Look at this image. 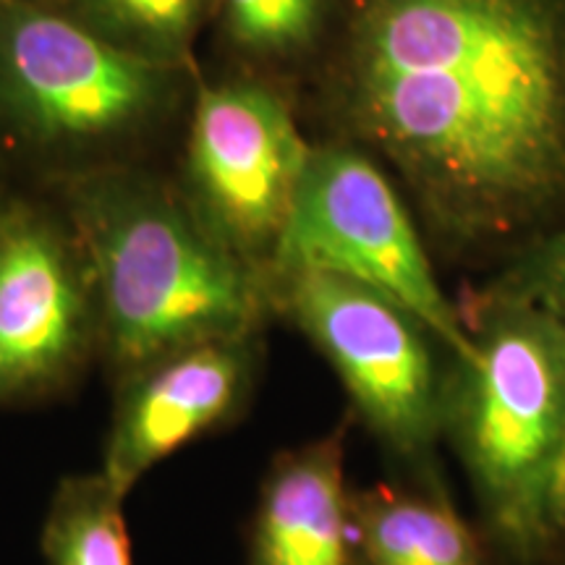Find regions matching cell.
<instances>
[{
  "instance_id": "9c48e42d",
  "label": "cell",
  "mask_w": 565,
  "mask_h": 565,
  "mask_svg": "<svg viewBox=\"0 0 565 565\" xmlns=\"http://www.w3.org/2000/svg\"><path fill=\"white\" fill-rule=\"evenodd\" d=\"M257 366V333H246L183 345L116 377L103 475L129 494L154 466L236 419Z\"/></svg>"
},
{
  "instance_id": "8fae6325",
  "label": "cell",
  "mask_w": 565,
  "mask_h": 565,
  "mask_svg": "<svg viewBox=\"0 0 565 565\" xmlns=\"http://www.w3.org/2000/svg\"><path fill=\"white\" fill-rule=\"evenodd\" d=\"M353 524L359 565H484L482 542L440 484L353 492Z\"/></svg>"
},
{
  "instance_id": "7c38bea8",
  "label": "cell",
  "mask_w": 565,
  "mask_h": 565,
  "mask_svg": "<svg viewBox=\"0 0 565 565\" xmlns=\"http://www.w3.org/2000/svg\"><path fill=\"white\" fill-rule=\"evenodd\" d=\"M126 498L100 469L61 479L42 521L45 565H134Z\"/></svg>"
},
{
  "instance_id": "ba28073f",
  "label": "cell",
  "mask_w": 565,
  "mask_h": 565,
  "mask_svg": "<svg viewBox=\"0 0 565 565\" xmlns=\"http://www.w3.org/2000/svg\"><path fill=\"white\" fill-rule=\"evenodd\" d=\"M97 349V309L71 228L0 210V406L61 393Z\"/></svg>"
},
{
  "instance_id": "7a4b0ae2",
  "label": "cell",
  "mask_w": 565,
  "mask_h": 565,
  "mask_svg": "<svg viewBox=\"0 0 565 565\" xmlns=\"http://www.w3.org/2000/svg\"><path fill=\"white\" fill-rule=\"evenodd\" d=\"M68 228L97 309V351L116 377L162 353L257 333L265 278L162 186L131 175L82 181Z\"/></svg>"
},
{
  "instance_id": "ac0fdd59",
  "label": "cell",
  "mask_w": 565,
  "mask_h": 565,
  "mask_svg": "<svg viewBox=\"0 0 565 565\" xmlns=\"http://www.w3.org/2000/svg\"><path fill=\"white\" fill-rule=\"evenodd\" d=\"M545 565H565V553H563V555H557V557H553V561L545 563Z\"/></svg>"
},
{
  "instance_id": "4fadbf2b",
  "label": "cell",
  "mask_w": 565,
  "mask_h": 565,
  "mask_svg": "<svg viewBox=\"0 0 565 565\" xmlns=\"http://www.w3.org/2000/svg\"><path fill=\"white\" fill-rule=\"evenodd\" d=\"M207 0H71L66 11L113 45L175 68L186 58Z\"/></svg>"
},
{
  "instance_id": "6da1fadb",
  "label": "cell",
  "mask_w": 565,
  "mask_h": 565,
  "mask_svg": "<svg viewBox=\"0 0 565 565\" xmlns=\"http://www.w3.org/2000/svg\"><path fill=\"white\" fill-rule=\"evenodd\" d=\"M345 92L445 242L513 236L565 194L557 0H359Z\"/></svg>"
},
{
  "instance_id": "8992f818",
  "label": "cell",
  "mask_w": 565,
  "mask_h": 565,
  "mask_svg": "<svg viewBox=\"0 0 565 565\" xmlns=\"http://www.w3.org/2000/svg\"><path fill=\"white\" fill-rule=\"evenodd\" d=\"M171 76L66 9L0 0V113L34 141L76 145L137 129L168 100Z\"/></svg>"
},
{
  "instance_id": "5b68a950",
  "label": "cell",
  "mask_w": 565,
  "mask_h": 565,
  "mask_svg": "<svg viewBox=\"0 0 565 565\" xmlns=\"http://www.w3.org/2000/svg\"><path fill=\"white\" fill-rule=\"evenodd\" d=\"M282 270L335 273L370 286L406 307L450 359L475 353L466 312L437 280L412 215L362 152L312 150L265 278Z\"/></svg>"
},
{
  "instance_id": "9a60e30c",
  "label": "cell",
  "mask_w": 565,
  "mask_h": 565,
  "mask_svg": "<svg viewBox=\"0 0 565 565\" xmlns=\"http://www.w3.org/2000/svg\"><path fill=\"white\" fill-rule=\"evenodd\" d=\"M487 294L529 301L565 320V225L529 246Z\"/></svg>"
},
{
  "instance_id": "52a82bcc",
  "label": "cell",
  "mask_w": 565,
  "mask_h": 565,
  "mask_svg": "<svg viewBox=\"0 0 565 565\" xmlns=\"http://www.w3.org/2000/svg\"><path fill=\"white\" fill-rule=\"evenodd\" d=\"M315 147L288 105L249 82L200 89L189 137L194 210L265 278Z\"/></svg>"
},
{
  "instance_id": "3957f363",
  "label": "cell",
  "mask_w": 565,
  "mask_h": 565,
  "mask_svg": "<svg viewBox=\"0 0 565 565\" xmlns=\"http://www.w3.org/2000/svg\"><path fill=\"white\" fill-rule=\"evenodd\" d=\"M466 320L475 353L445 370L443 443L469 477L487 532L526 563L565 427V320L487 291Z\"/></svg>"
},
{
  "instance_id": "2e32d148",
  "label": "cell",
  "mask_w": 565,
  "mask_h": 565,
  "mask_svg": "<svg viewBox=\"0 0 565 565\" xmlns=\"http://www.w3.org/2000/svg\"><path fill=\"white\" fill-rule=\"evenodd\" d=\"M565 553V427L536 503L526 563H550Z\"/></svg>"
},
{
  "instance_id": "277c9868",
  "label": "cell",
  "mask_w": 565,
  "mask_h": 565,
  "mask_svg": "<svg viewBox=\"0 0 565 565\" xmlns=\"http://www.w3.org/2000/svg\"><path fill=\"white\" fill-rule=\"evenodd\" d=\"M265 286L270 307L333 366L374 440L424 484H437L445 370L435 362V335L391 296L343 275L282 270Z\"/></svg>"
},
{
  "instance_id": "e0dca14e",
  "label": "cell",
  "mask_w": 565,
  "mask_h": 565,
  "mask_svg": "<svg viewBox=\"0 0 565 565\" xmlns=\"http://www.w3.org/2000/svg\"><path fill=\"white\" fill-rule=\"evenodd\" d=\"M30 3L51 6V9H68V6H71V0H30Z\"/></svg>"
},
{
  "instance_id": "30bf717a",
  "label": "cell",
  "mask_w": 565,
  "mask_h": 565,
  "mask_svg": "<svg viewBox=\"0 0 565 565\" xmlns=\"http://www.w3.org/2000/svg\"><path fill=\"white\" fill-rule=\"evenodd\" d=\"M343 429L273 458L252 515L246 565H359Z\"/></svg>"
},
{
  "instance_id": "5bb4252c",
  "label": "cell",
  "mask_w": 565,
  "mask_h": 565,
  "mask_svg": "<svg viewBox=\"0 0 565 565\" xmlns=\"http://www.w3.org/2000/svg\"><path fill=\"white\" fill-rule=\"evenodd\" d=\"M225 24L254 53H294L312 40L322 0H221Z\"/></svg>"
}]
</instances>
